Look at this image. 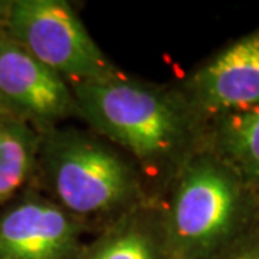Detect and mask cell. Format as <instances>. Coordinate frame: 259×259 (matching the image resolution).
<instances>
[{"label":"cell","mask_w":259,"mask_h":259,"mask_svg":"<svg viewBox=\"0 0 259 259\" xmlns=\"http://www.w3.org/2000/svg\"><path fill=\"white\" fill-rule=\"evenodd\" d=\"M78 114L150 171L176 170L203 144L202 121L183 94L120 72L72 87Z\"/></svg>","instance_id":"obj_1"},{"label":"cell","mask_w":259,"mask_h":259,"mask_svg":"<svg viewBox=\"0 0 259 259\" xmlns=\"http://www.w3.org/2000/svg\"><path fill=\"white\" fill-rule=\"evenodd\" d=\"M258 194L202 144L176 173L166 216L171 258L221 256L255 225Z\"/></svg>","instance_id":"obj_2"},{"label":"cell","mask_w":259,"mask_h":259,"mask_svg":"<svg viewBox=\"0 0 259 259\" xmlns=\"http://www.w3.org/2000/svg\"><path fill=\"white\" fill-rule=\"evenodd\" d=\"M42 156L54 202L79 222L128 213L139 199V173L94 137L59 131L44 143Z\"/></svg>","instance_id":"obj_3"},{"label":"cell","mask_w":259,"mask_h":259,"mask_svg":"<svg viewBox=\"0 0 259 259\" xmlns=\"http://www.w3.org/2000/svg\"><path fill=\"white\" fill-rule=\"evenodd\" d=\"M6 20L8 35L72 87L118 72L66 2L18 0Z\"/></svg>","instance_id":"obj_4"},{"label":"cell","mask_w":259,"mask_h":259,"mask_svg":"<svg viewBox=\"0 0 259 259\" xmlns=\"http://www.w3.org/2000/svg\"><path fill=\"white\" fill-rule=\"evenodd\" d=\"M183 95L200 121L259 107V29L200 66L189 78Z\"/></svg>","instance_id":"obj_5"},{"label":"cell","mask_w":259,"mask_h":259,"mask_svg":"<svg viewBox=\"0 0 259 259\" xmlns=\"http://www.w3.org/2000/svg\"><path fill=\"white\" fill-rule=\"evenodd\" d=\"M0 102L39 124L78 114L69 83L0 32Z\"/></svg>","instance_id":"obj_6"},{"label":"cell","mask_w":259,"mask_h":259,"mask_svg":"<svg viewBox=\"0 0 259 259\" xmlns=\"http://www.w3.org/2000/svg\"><path fill=\"white\" fill-rule=\"evenodd\" d=\"M81 225L54 200L30 197L0 218V259H66L78 249Z\"/></svg>","instance_id":"obj_7"},{"label":"cell","mask_w":259,"mask_h":259,"mask_svg":"<svg viewBox=\"0 0 259 259\" xmlns=\"http://www.w3.org/2000/svg\"><path fill=\"white\" fill-rule=\"evenodd\" d=\"M203 144L259 194V107L213 121Z\"/></svg>","instance_id":"obj_8"},{"label":"cell","mask_w":259,"mask_h":259,"mask_svg":"<svg viewBox=\"0 0 259 259\" xmlns=\"http://www.w3.org/2000/svg\"><path fill=\"white\" fill-rule=\"evenodd\" d=\"M171 258L163 218L143 210L124 214L94 249L88 259H166Z\"/></svg>","instance_id":"obj_9"},{"label":"cell","mask_w":259,"mask_h":259,"mask_svg":"<svg viewBox=\"0 0 259 259\" xmlns=\"http://www.w3.org/2000/svg\"><path fill=\"white\" fill-rule=\"evenodd\" d=\"M39 144V137L25 124L0 117V204L26 183Z\"/></svg>","instance_id":"obj_10"},{"label":"cell","mask_w":259,"mask_h":259,"mask_svg":"<svg viewBox=\"0 0 259 259\" xmlns=\"http://www.w3.org/2000/svg\"><path fill=\"white\" fill-rule=\"evenodd\" d=\"M222 259H259V236L258 238H246L233 243L228 250H225Z\"/></svg>","instance_id":"obj_11"},{"label":"cell","mask_w":259,"mask_h":259,"mask_svg":"<svg viewBox=\"0 0 259 259\" xmlns=\"http://www.w3.org/2000/svg\"><path fill=\"white\" fill-rule=\"evenodd\" d=\"M253 226H258L259 228V194H258V203H256V216H255V225Z\"/></svg>","instance_id":"obj_12"},{"label":"cell","mask_w":259,"mask_h":259,"mask_svg":"<svg viewBox=\"0 0 259 259\" xmlns=\"http://www.w3.org/2000/svg\"><path fill=\"white\" fill-rule=\"evenodd\" d=\"M0 117H3V115H0Z\"/></svg>","instance_id":"obj_13"}]
</instances>
